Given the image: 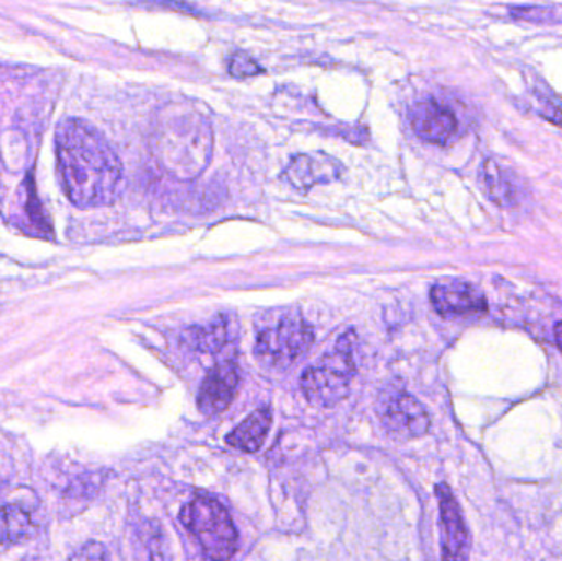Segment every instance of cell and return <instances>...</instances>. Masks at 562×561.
<instances>
[{
	"mask_svg": "<svg viewBox=\"0 0 562 561\" xmlns=\"http://www.w3.org/2000/svg\"><path fill=\"white\" fill-rule=\"evenodd\" d=\"M183 525L191 531L206 558L227 560L237 550V530L224 505L211 498H198L183 507Z\"/></svg>",
	"mask_w": 562,
	"mask_h": 561,
	"instance_id": "obj_4",
	"label": "cell"
},
{
	"mask_svg": "<svg viewBox=\"0 0 562 561\" xmlns=\"http://www.w3.org/2000/svg\"><path fill=\"white\" fill-rule=\"evenodd\" d=\"M355 332L348 331L318 364L303 372L302 389L316 406L332 407L348 397L355 376Z\"/></svg>",
	"mask_w": 562,
	"mask_h": 561,
	"instance_id": "obj_3",
	"label": "cell"
},
{
	"mask_svg": "<svg viewBox=\"0 0 562 561\" xmlns=\"http://www.w3.org/2000/svg\"><path fill=\"white\" fill-rule=\"evenodd\" d=\"M480 186L492 203L500 208H515L518 204L519 191L512 172L506 170L499 160L483 159L479 170Z\"/></svg>",
	"mask_w": 562,
	"mask_h": 561,
	"instance_id": "obj_12",
	"label": "cell"
},
{
	"mask_svg": "<svg viewBox=\"0 0 562 561\" xmlns=\"http://www.w3.org/2000/svg\"><path fill=\"white\" fill-rule=\"evenodd\" d=\"M539 100V107H541L542 117H546V119L551 120V122L559 124V126H562V103L559 100H555L552 94H536Z\"/></svg>",
	"mask_w": 562,
	"mask_h": 561,
	"instance_id": "obj_17",
	"label": "cell"
},
{
	"mask_svg": "<svg viewBox=\"0 0 562 561\" xmlns=\"http://www.w3.org/2000/svg\"><path fill=\"white\" fill-rule=\"evenodd\" d=\"M431 303L444 318H480L489 309L483 293L467 282L437 283L431 290Z\"/></svg>",
	"mask_w": 562,
	"mask_h": 561,
	"instance_id": "obj_6",
	"label": "cell"
},
{
	"mask_svg": "<svg viewBox=\"0 0 562 561\" xmlns=\"http://www.w3.org/2000/svg\"><path fill=\"white\" fill-rule=\"evenodd\" d=\"M34 534L32 517L17 505L0 509V545L19 544Z\"/></svg>",
	"mask_w": 562,
	"mask_h": 561,
	"instance_id": "obj_14",
	"label": "cell"
},
{
	"mask_svg": "<svg viewBox=\"0 0 562 561\" xmlns=\"http://www.w3.org/2000/svg\"><path fill=\"white\" fill-rule=\"evenodd\" d=\"M229 339H231L229 322L212 323L208 328L192 329L189 332V344L204 352H212L222 348Z\"/></svg>",
	"mask_w": 562,
	"mask_h": 561,
	"instance_id": "obj_15",
	"label": "cell"
},
{
	"mask_svg": "<svg viewBox=\"0 0 562 561\" xmlns=\"http://www.w3.org/2000/svg\"><path fill=\"white\" fill-rule=\"evenodd\" d=\"M410 120L414 133L433 145H447L459 132V120L454 110L434 100L414 104Z\"/></svg>",
	"mask_w": 562,
	"mask_h": 561,
	"instance_id": "obj_7",
	"label": "cell"
},
{
	"mask_svg": "<svg viewBox=\"0 0 562 561\" xmlns=\"http://www.w3.org/2000/svg\"><path fill=\"white\" fill-rule=\"evenodd\" d=\"M344 173V166L326 153H302L293 156L283 172V179L300 191L312 190L313 186L336 182Z\"/></svg>",
	"mask_w": 562,
	"mask_h": 561,
	"instance_id": "obj_9",
	"label": "cell"
},
{
	"mask_svg": "<svg viewBox=\"0 0 562 561\" xmlns=\"http://www.w3.org/2000/svg\"><path fill=\"white\" fill-rule=\"evenodd\" d=\"M443 525V558L466 560L469 558L470 537L459 504L446 484L436 488Z\"/></svg>",
	"mask_w": 562,
	"mask_h": 561,
	"instance_id": "obj_10",
	"label": "cell"
},
{
	"mask_svg": "<svg viewBox=\"0 0 562 561\" xmlns=\"http://www.w3.org/2000/svg\"><path fill=\"white\" fill-rule=\"evenodd\" d=\"M261 67L254 60V58L248 57L247 54H234L231 57V61H229V73L231 77L238 78H251L257 77V74L261 73Z\"/></svg>",
	"mask_w": 562,
	"mask_h": 561,
	"instance_id": "obj_16",
	"label": "cell"
},
{
	"mask_svg": "<svg viewBox=\"0 0 562 561\" xmlns=\"http://www.w3.org/2000/svg\"><path fill=\"white\" fill-rule=\"evenodd\" d=\"M510 14H512V17L528 22L552 21V12L542 8H515L510 11Z\"/></svg>",
	"mask_w": 562,
	"mask_h": 561,
	"instance_id": "obj_18",
	"label": "cell"
},
{
	"mask_svg": "<svg viewBox=\"0 0 562 561\" xmlns=\"http://www.w3.org/2000/svg\"><path fill=\"white\" fill-rule=\"evenodd\" d=\"M238 381L241 377H238L235 364L224 362V364L215 365L206 376L204 383L199 389V412L204 413L206 417H214L224 412L234 400Z\"/></svg>",
	"mask_w": 562,
	"mask_h": 561,
	"instance_id": "obj_11",
	"label": "cell"
},
{
	"mask_svg": "<svg viewBox=\"0 0 562 561\" xmlns=\"http://www.w3.org/2000/svg\"><path fill=\"white\" fill-rule=\"evenodd\" d=\"M554 339L555 344L562 351V322H559L558 325L554 326Z\"/></svg>",
	"mask_w": 562,
	"mask_h": 561,
	"instance_id": "obj_20",
	"label": "cell"
},
{
	"mask_svg": "<svg viewBox=\"0 0 562 561\" xmlns=\"http://www.w3.org/2000/svg\"><path fill=\"white\" fill-rule=\"evenodd\" d=\"M107 557L109 554H107L106 548L99 544L86 545L78 553L73 554V558H78V560H104Z\"/></svg>",
	"mask_w": 562,
	"mask_h": 561,
	"instance_id": "obj_19",
	"label": "cell"
},
{
	"mask_svg": "<svg viewBox=\"0 0 562 561\" xmlns=\"http://www.w3.org/2000/svg\"><path fill=\"white\" fill-rule=\"evenodd\" d=\"M315 342V331L300 316H285L277 325L258 332L255 354L271 369H286L302 358Z\"/></svg>",
	"mask_w": 562,
	"mask_h": 561,
	"instance_id": "obj_5",
	"label": "cell"
},
{
	"mask_svg": "<svg viewBox=\"0 0 562 561\" xmlns=\"http://www.w3.org/2000/svg\"><path fill=\"white\" fill-rule=\"evenodd\" d=\"M382 420L391 435L401 440L420 439L430 432L431 419L420 400L400 393L384 404Z\"/></svg>",
	"mask_w": 562,
	"mask_h": 561,
	"instance_id": "obj_8",
	"label": "cell"
},
{
	"mask_svg": "<svg viewBox=\"0 0 562 561\" xmlns=\"http://www.w3.org/2000/svg\"><path fill=\"white\" fill-rule=\"evenodd\" d=\"M270 426V410H257L227 436V443L234 448L242 449V452H258L264 445L265 439H267Z\"/></svg>",
	"mask_w": 562,
	"mask_h": 561,
	"instance_id": "obj_13",
	"label": "cell"
},
{
	"mask_svg": "<svg viewBox=\"0 0 562 561\" xmlns=\"http://www.w3.org/2000/svg\"><path fill=\"white\" fill-rule=\"evenodd\" d=\"M214 132L208 117L189 104L169 103L156 114L152 152L169 175L198 176L211 162Z\"/></svg>",
	"mask_w": 562,
	"mask_h": 561,
	"instance_id": "obj_2",
	"label": "cell"
},
{
	"mask_svg": "<svg viewBox=\"0 0 562 561\" xmlns=\"http://www.w3.org/2000/svg\"><path fill=\"white\" fill-rule=\"evenodd\" d=\"M58 172L67 197L80 208L107 207L122 190L124 168L106 137L83 119L57 129Z\"/></svg>",
	"mask_w": 562,
	"mask_h": 561,
	"instance_id": "obj_1",
	"label": "cell"
}]
</instances>
